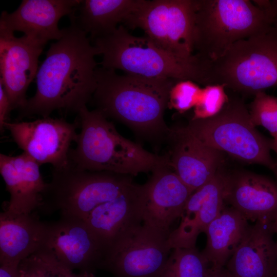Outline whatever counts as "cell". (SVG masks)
I'll return each instance as SVG.
<instances>
[{"label": "cell", "instance_id": "cell-14", "mask_svg": "<svg viewBox=\"0 0 277 277\" xmlns=\"http://www.w3.org/2000/svg\"><path fill=\"white\" fill-rule=\"evenodd\" d=\"M44 46L25 35L17 37L14 34L0 32V82L12 110L25 105L26 92L36 77Z\"/></svg>", "mask_w": 277, "mask_h": 277}, {"label": "cell", "instance_id": "cell-33", "mask_svg": "<svg viewBox=\"0 0 277 277\" xmlns=\"http://www.w3.org/2000/svg\"><path fill=\"white\" fill-rule=\"evenodd\" d=\"M271 149L275 151L277 155V137L271 140ZM276 164L277 166V161Z\"/></svg>", "mask_w": 277, "mask_h": 277}, {"label": "cell", "instance_id": "cell-17", "mask_svg": "<svg viewBox=\"0 0 277 277\" xmlns=\"http://www.w3.org/2000/svg\"><path fill=\"white\" fill-rule=\"evenodd\" d=\"M225 206V173L220 170L189 196L179 225L169 234L172 249L196 247L199 235L205 233Z\"/></svg>", "mask_w": 277, "mask_h": 277}, {"label": "cell", "instance_id": "cell-12", "mask_svg": "<svg viewBox=\"0 0 277 277\" xmlns=\"http://www.w3.org/2000/svg\"><path fill=\"white\" fill-rule=\"evenodd\" d=\"M76 123L42 117L30 122H7L4 128L18 147L40 166L62 167L69 162L70 145L78 133Z\"/></svg>", "mask_w": 277, "mask_h": 277}, {"label": "cell", "instance_id": "cell-18", "mask_svg": "<svg viewBox=\"0 0 277 277\" xmlns=\"http://www.w3.org/2000/svg\"><path fill=\"white\" fill-rule=\"evenodd\" d=\"M40 165L24 152L16 155L0 154V173L10 194L5 213L8 215L31 214L40 209L47 183L42 176Z\"/></svg>", "mask_w": 277, "mask_h": 277}, {"label": "cell", "instance_id": "cell-27", "mask_svg": "<svg viewBox=\"0 0 277 277\" xmlns=\"http://www.w3.org/2000/svg\"><path fill=\"white\" fill-rule=\"evenodd\" d=\"M225 88L221 84L208 85L202 88L191 120L205 119L219 113L229 99Z\"/></svg>", "mask_w": 277, "mask_h": 277}, {"label": "cell", "instance_id": "cell-2", "mask_svg": "<svg viewBox=\"0 0 277 277\" xmlns=\"http://www.w3.org/2000/svg\"><path fill=\"white\" fill-rule=\"evenodd\" d=\"M96 79L91 101L95 109L147 140L166 142L170 128L164 113L170 89L177 81L119 74L102 67L96 68Z\"/></svg>", "mask_w": 277, "mask_h": 277}, {"label": "cell", "instance_id": "cell-11", "mask_svg": "<svg viewBox=\"0 0 277 277\" xmlns=\"http://www.w3.org/2000/svg\"><path fill=\"white\" fill-rule=\"evenodd\" d=\"M109 244L82 221L61 216L46 223L43 247L70 269L94 273L101 270Z\"/></svg>", "mask_w": 277, "mask_h": 277}, {"label": "cell", "instance_id": "cell-24", "mask_svg": "<svg viewBox=\"0 0 277 277\" xmlns=\"http://www.w3.org/2000/svg\"><path fill=\"white\" fill-rule=\"evenodd\" d=\"M18 277H95L94 273L75 272L60 262L42 247L22 261L18 266Z\"/></svg>", "mask_w": 277, "mask_h": 277}, {"label": "cell", "instance_id": "cell-31", "mask_svg": "<svg viewBox=\"0 0 277 277\" xmlns=\"http://www.w3.org/2000/svg\"><path fill=\"white\" fill-rule=\"evenodd\" d=\"M206 277H232L225 268L215 269L210 267Z\"/></svg>", "mask_w": 277, "mask_h": 277}, {"label": "cell", "instance_id": "cell-23", "mask_svg": "<svg viewBox=\"0 0 277 277\" xmlns=\"http://www.w3.org/2000/svg\"><path fill=\"white\" fill-rule=\"evenodd\" d=\"M238 211L225 206L211 222L205 233L207 243L202 254L210 267H225L245 236L250 225Z\"/></svg>", "mask_w": 277, "mask_h": 277}, {"label": "cell", "instance_id": "cell-5", "mask_svg": "<svg viewBox=\"0 0 277 277\" xmlns=\"http://www.w3.org/2000/svg\"><path fill=\"white\" fill-rule=\"evenodd\" d=\"M106 69L120 70L148 78L191 80L205 85L204 62L194 54L188 58L161 48L149 38L130 34L119 25L112 33L91 41Z\"/></svg>", "mask_w": 277, "mask_h": 277}, {"label": "cell", "instance_id": "cell-19", "mask_svg": "<svg viewBox=\"0 0 277 277\" xmlns=\"http://www.w3.org/2000/svg\"><path fill=\"white\" fill-rule=\"evenodd\" d=\"M225 203L248 221L266 220L277 211V183L247 171L225 174Z\"/></svg>", "mask_w": 277, "mask_h": 277}, {"label": "cell", "instance_id": "cell-15", "mask_svg": "<svg viewBox=\"0 0 277 277\" xmlns=\"http://www.w3.org/2000/svg\"><path fill=\"white\" fill-rule=\"evenodd\" d=\"M80 0H23L13 12H2L0 32L24 35L45 45L49 41L60 39L63 34L58 24L69 16Z\"/></svg>", "mask_w": 277, "mask_h": 277}, {"label": "cell", "instance_id": "cell-13", "mask_svg": "<svg viewBox=\"0 0 277 277\" xmlns=\"http://www.w3.org/2000/svg\"><path fill=\"white\" fill-rule=\"evenodd\" d=\"M170 128L166 141L170 145L169 165L194 192L220 170L224 153L202 142L185 126Z\"/></svg>", "mask_w": 277, "mask_h": 277}, {"label": "cell", "instance_id": "cell-25", "mask_svg": "<svg viewBox=\"0 0 277 277\" xmlns=\"http://www.w3.org/2000/svg\"><path fill=\"white\" fill-rule=\"evenodd\" d=\"M210 267L196 247L174 248L160 277H206Z\"/></svg>", "mask_w": 277, "mask_h": 277}, {"label": "cell", "instance_id": "cell-3", "mask_svg": "<svg viewBox=\"0 0 277 277\" xmlns=\"http://www.w3.org/2000/svg\"><path fill=\"white\" fill-rule=\"evenodd\" d=\"M77 113L81 131L76 147L69 154V160L76 167L133 176L169 163L166 154L150 152L123 137L98 110H89L86 106Z\"/></svg>", "mask_w": 277, "mask_h": 277}, {"label": "cell", "instance_id": "cell-4", "mask_svg": "<svg viewBox=\"0 0 277 277\" xmlns=\"http://www.w3.org/2000/svg\"><path fill=\"white\" fill-rule=\"evenodd\" d=\"M41 209L78 219L91 227L110 203L135 184L133 176L81 169L70 161L52 169Z\"/></svg>", "mask_w": 277, "mask_h": 277}, {"label": "cell", "instance_id": "cell-1", "mask_svg": "<svg viewBox=\"0 0 277 277\" xmlns=\"http://www.w3.org/2000/svg\"><path fill=\"white\" fill-rule=\"evenodd\" d=\"M62 30V37L50 44L38 67L36 92L18 109L19 118L47 117L55 110L78 113L92 100L98 49L75 25Z\"/></svg>", "mask_w": 277, "mask_h": 277}, {"label": "cell", "instance_id": "cell-22", "mask_svg": "<svg viewBox=\"0 0 277 277\" xmlns=\"http://www.w3.org/2000/svg\"><path fill=\"white\" fill-rule=\"evenodd\" d=\"M142 0H83L68 16L92 41L109 35L137 10Z\"/></svg>", "mask_w": 277, "mask_h": 277}, {"label": "cell", "instance_id": "cell-6", "mask_svg": "<svg viewBox=\"0 0 277 277\" xmlns=\"http://www.w3.org/2000/svg\"><path fill=\"white\" fill-rule=\"evenodd\" d=\"M210 84L254 96L277 86V24L235 42L219 58L206 61L205 86Z\"/></svg>", "mask_w": 277, "mask_h": 277}, {"label": "cell", "instance_id": "cell-8", "mask_svg": "<svg viewBox=\"0 0 277 277\" xmlns=\"http://www.w3.org/2000/svg\"><path fill=\"white\" fill-rule=\"evenodd\" d=\"M251 122L244 102L230 98L215 115L190 120L187 130L205 144L249 164L265 166L277 173L271 154V140L262 135Z\"/></svg>", "mask_w": 277, "mask_h": 277}, {"label": "cell", "instance_id": "cell-26", "mask_svg": "<svg viewBox=\"0 0 277 277\" xmlns=\"http://www.w3.org/2000/svg\"><path fill=\"white\" fill-rule=\"evenodd\" d=\"M248 110L255 126H262L273 138L277 137V97L259 92L254 95Z\"/></svg>", "mask_w": 277, "mask_h": 277}, {"label": "cell", "instance_id": "cell-34", "mask_svg": "<svg viewBox=\"0 0 277 277\" xmlns=\"http://www.w3.org/2000/svg\"><path fill=\"white\" fill-rule=\"evenodd\" d=\"M274 23L277 24V17L275 18L274 21Z\"/></svg>", "mask_w": 277, "mask_h": 277}, {"label": "cell", "instance_id": "cell-7", "mask_svg": "<svg viewBox=\"0 0 277 277\" xmlns=\"http://www.w3.org/2000/svg\"><path fill=\"white\" fill-rule=\"evenodd\" d=\"M274 19L249 0H196L193 54L221 57L235 42L268 28Z\"/></svg>", "mask_w": 277, "mask_h": 277}, {"label": "cell", "instance_id": "cell-32", "mask_svg": "<svg viewBox=\"0 0 277 277\" xmlns=\"http://www.w3.org/2000/svg\"><path fill=\"white\" fill-rule=\"evenodd\" d=\"M265 222L271 233L276 237L275 241L277 247V211L265 220Z\"/></svg>", "mask_w": 277, "mask_h": 277}, {"label": "cell", "instance_id": "cell-21", "mask_svg": "<svg viewBox=\"0 0 277 277\" xmlns=\"http://www.w3.org/2000/svg\"><path fill=\"white\" fill-rule=\"evenodd\" d=\"M46 223L32 213L0 214V265L18 266L43 245Z\"/></svg>", "mask_w": 277, "mask_h": 277}, {"label": "cell", "instance_id": "cell-16", "mask_svg": "<svg viewBox=\"0 0 277 277\" xmlns=\"http://www.w3.org/2000/svg\"><path fill=\"white\" fill-rule=\"evenodd\" d=\"M145 183L142 209L143 223L170 233L174 221L180 218L192 190L180 179L169 164L152 172Z\"/></svg>", "mask_w": 277, "mask_h": 277}, {"label": "cell", "instance_id": "cell-10", "mask_svg": "<svg viewBox=\"0 0 277 277\" xmlns=\"http://www.w3.org/2000/svg\"><path fill=\"white\" fill-rule=\"evenodd\" d=\"M196 0H142L125 25L140 28L166 51L182 58L193 55Z\"/></svg>", "mask_w": 277, "mask_h": 277}, {"label": "cell", "instance_id": "cell-35", "mask_svg": "<svg viewBox=\"0 0 277 277\" xmlns=\"http://www.w3.org/2000/svg\"><path fill=\"white\" fill-rule=\"evenodd\" d=\"M272 277H277V272H276Z\"/></svg>", "mask_w": 277, "mask_h": 277}, {"label": "cell", "instance_id": "cell-20", "mask_svg": "<svg viewBox=\"0 0 277 277\" xmlns=\"http://www.w3.org/2000/svg\"><path fill=\"white\" fill-rule=\"evenodd\" d=\"M232 277H272L277 272V247L265 220L250 225L226 264Z\"/></svg>", "mask_w": 277, "mask_h": 277}, {"label": "cell", "instance_id": "cell-28", "mask_svg": "<svg viewBox=\"0 0 277 277\" xmlns=\"http://www.w3.org/2000/svg\"><path fill=\"white\" fill-rule=\"evenodd\" d=\"M202 89L192 81H177L170 89L168 107L181 113L189 110L196 104Z\"/></svg>", "mask_w": 277, "mask_h": 277}, {"label": "cell", "instance_id": "cell-29", "mask_svg": "<svg viewBox=\"0 0 277 277\" xmlns=\"http://www.w3.org/2000/svg\"><path fill=\"white\" fill-rule=\"evenodd\" d=\"M12 110L10 101L3 84L0 82V129L3 132L8 121V115Z\"/></svg>", "mask_w": 277, "mask_h": 277}, {"label": "cell", "instance_id": "cell-30", "mask_svg": "<svg viewBox=\"0 0 277 277\" xmlns=\"http://www.w3.org/2000/svg\"><path fill=\"white\" fill-rule=\"evenodd\" d=\"M18 266L1 265L0 277H18Z\"/></svg>", "mask_w": 277, "mask_h": 277}, {"label": "cell", "instance_id": "cell-9", "mask_svg": "<svg viewBox=\"0 0 277 277\" xmlns=\"http://www.w3.org/2000/svg\"><path fill=\"white\" fill-rule=\"evenodd\" d=\"M167 233L141 222L109 244L101 269L113 277H160L172 248Z\"/></svg>", "mask_w": 277, "mask_h": 277}]
</instances>
